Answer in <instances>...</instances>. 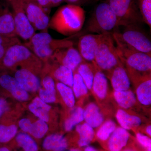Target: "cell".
<instances>
[{"label":"cell","instance_id":"cell-7","mask_svg":"<svg viewBox=\"0 0 151 151\" xmlns=\"http://www.w3.org/2000/svg\"><path fill=\"white\" fill-rule=\"evenodd\" d=\"M106 1L117 17L120 27L140 25L144 23L139 9L138 0H107Z\"/></svg>","mask_w":151,"mask_h":151},{"label":"cell","instance_id":"cell-20","mask_svg":"<svg viewBox=\"0 0 151 151\" xmlns=\"http://www.w3.org/2000/svg\"><path fill=\"white\" fill-rule=\"evenodd\" d=\"M84 120L93 128L100 127L104 121L103 115L96 104L90 103L84 110Z\"/></svg>","mask_w":151,"mask_h":151},{"label":"cell","instance_id":"cell-44","mask_svg":"<svg viewBox=\"0 0 151 151\" xmlns=\"http://www.w3.org/2000/svg\"><path fill=\"white\" fill-rule=\"evenodd\" d=\"M9 47L0 44V62H1L2 60L7 49Z\"/></svg>","mask_w":151,"mask_h":151},{"label":"cell","instance_id":"cell-5","mask_svg":"<svg viewBox=\"0 0 151 151\" xmlns=\"http://www.w3.org/2000/svg\"><path fill=\"white\" fill-rule=\"evenodd\" d=\"M116 43L117 52L123 63L141 72H150L151 69V55L138 51L125 43L116 32L112 33Z\"/></svg>","mask_w":151,"mask_h":151},{"label":"cell","instance_id":"cell-46","mask_svg":"<svg viewBox=\"0 0 151 151\" xmlns=\"http://www.w3.org/2000/svg\"><path fill=\"white\" fill-rule=\"evenodd\" d=\"M84 151H98L92 146H87L84 149Z\"/></svg>","mask_w":151,"mask_h":151},{"label":"cell","instance_id":"cell-49","mask_svg":"<svg viewBox=\"0 0 151 151\" xmlns=\"http://www.w3.org/2000/svg\"><path fill=\"white\" fill-rule=\"evenodd\" d=\"M24 3L30 2H35V0H22Z\"/></svg>","mask_w":151,"mask_h":151},{"label":"cell","instance_id":"cell-24","mask_svg":"<svg viewBox=\"0 0 151 151\" xmlns=\"http://www.w3.org/2000/svg\"><path fill=\"white\" fill-rule=\"evenodd\" d=\"M114 96L119 106L124 109L132 108L137 101L134 93L131 90L115 91Z\"/></svg>","mask_w":151,"mask_h":151},{"label":"cell","instance_id":"cell-30","mask_svg":"<svg viewBox=\"0 0 151 151\" xmlns=\"http://www.w3.org/2000/svg\"><path fill=\"white\" fill-rule=\"evenodd\" d=\"M48 129V126L46 122L39 119L32 124L29 134L35 139H41L45 136Z\"/></svg>","mask_w":151,"mask_h":151},{"label":"cell","instance_id":"cell-6","mask_svg":"<svg viewBox=\"0 0 151 151\" xmlns=\"http://www.w3.org/2000/svg\"><path fill=\"white\" fill-rule=\"evenodd\" d=\"M115 43L112 33L101 35L94 58V63L100 70L109 72L122 62Z\"/></svg>","mask_w":151,"mask_h":151},{"label":"cell","instance_id":"cell-27","mask_svg":"<svg viewBox=\"0 0 151 151\" xmlns=\"http://www.w3.org/2000/svg\"><path fill=\"white\" fill-rule=\"evenodd\" d=\"M56 88L65 105L69 108H73L75 103V95L71 87L58 81L56 83Z\"/></svg>","mask_w":151,"mask_h":151},{"label":"cell","instance_id":"cell-11","mask_svg":"<svg viewBox=\"0 0 151 151\" xmlns=\"http://www.w3.org/2000/svg\"><path fill=\"white\" fill-rule=\"evenodd\" d=\"M49 59L70 68L73 72L84 61L78 50L73 46L57 50Z\"/></svg>","mask_w":151,"mask_h":151},{"label":"cell","instance_id":"cell-12","mask_svg":"<svg viewBox=\"0 0 151 151\" xmlns=\"http://www.w3.org/2000/svg\"><path fill=\"white\" fill-rule=\"evenodd\" d=\"M101 35L87 34L79 37L78 50L85 61L94 63L95 52Z\"/></svg>","mask_w":151,"mask_h":151},{"label":"cell","instance_id":"cell-14","mask_svg":"<svg viewBox=\"0 0 151 151\" xmlns=\"http://www.w3.org/2000/svg\"><path fill=\"white\" fill-rule=\"evenodd\" d=\"M0 34L8 37H17L12 14L6 1L0 2Z\"/></svg>","mask_w":151,"mask_h":151},{"label":"cell","instance_id":"cell-32","mask_svg":"<svg viewBox=\"0 0 151 151\" xmlns=\"http://www.w3.org/2000/svg\"><path fill=\"white\" fill-rule=\"evenodd\" d=\"M138 6L143 22L151 27V0H138Z\"/></svg>","mask_w":151,"mask_h":151},{"label":"cell","instance_id":"cell-31","mask_svg":"<svg viewBox=\"0 0 151 151\" xmlns=\"http://www.w3.org/2000/svg\"><path fill=\"white\" fill-rule=\"evenodd\" d=\"M73 91L74 95L79 98L88 93V89L81 76L77 71H73Z\"/></svg>","mask_w":151,"mask_h":151},{"label":"cell","instance_id":"cell-9","mask_svg":"<svg viewBox=\"0 0 151 151\" xmlns=\"http://www.w3.org/2000/svg\"><path fill=\"white\" fill-rule=\"evenodd\" d=\"M12 14L17 36L28 41L35 34V30L29 22L22 0H6Z\"/></svg>","mask_w":151,"mask_h":151},{"label":"cell","instance_id":"cell-37","mask_svg":"<svg viewBox=\"0 0 151 151\" xmlns=\"http://www.w3.org/2000/svg\"><path fill=\"white\" fill-rule=\"evenodd\" d=\"M137 139L140 145L147 149V151H151V140L147 136L141 134L137 133L136 135Z\"/></svg>","mask_w":151,"mask_h":151},{"label":"cell","instance_id":"cell-45","mask_svg":"<svg viewBox=\"0 0 151 151\" xmlns=\"http://www.w3.org/2000/svg\"><path fill=\"white\" fill-rule=\"evenodd\" d=\"M50 7H56L59 6L64 1V0H50Z\"/></svg>","mask_w":151,"mask_h":151},{"label":"cell","instance_id":"cell-39","mask_svg":"<svg viewBox=\"0 0 151 151\" xmlns=\"http://www.w3.org/2000/svg\"><path fill=\"white\" fill-rule=\"evenodd\" d=\"M32 123L30 120L28 119H23L20 120L19 123V127L24 133L29 134Z\"/></svg>","mask_w":151,"mask_h":151},{"label":"cell","instance_id":"cell-41","mask_svg":"<svg viewBox=\"0 0 151 151\" xmlns=\"http://www.w3.org/2000/svg\"><path fill=\"white\" fill-rule=\"evenodd\" d=\"M9 105L7 100L0 97V119L9 111Z\"/></svg>","mask_w":151,"mask_h":151},{"label":"cell","instance_id":"cell-42","mask_svg":"<svg viewBox=\"0 0 151 151\" xmlns=\"http://www.w3.org/2000/svg\"><path fill=\"white\" fill-rule=\"evenodd\" d=\"M36 2L41 7L45 12L47 13L48 10H49L51 7L50 0H35Z\"/></svg>","mask_w":151,"mask_h":151},{"label":"cell","instance_id":"cell-10","mask_svg":"<svg viewBox=\"0 0 151 151\" xmlns=\"http://www.w3.org/2000/svg\"><path fill=\"white\" fill-rule=\"evenodd\" d=\"M24 8L29 22L35 30L47 32L49 18L35 2H23Z\"/></svg>","mask_w":151,"mask_h":151},{"label":"cell","instance_id":"cell-1","mask_svg":"<svg viewBox=\"0 0 151 151\" xmlns=\"http://www.w3.org/2000/svg\"><path fill=\"white\" fill-rule=\"evenodd\" d=\"M85 17L86 12L81 6L68 4L55 13L48 28L63 35H73L81 31Z\"/></svg>","mask_w":151,"mask_h":151},{"label":"cell","instance_id":"cell-26","mask_svg":"<svg viewBox=\"0 0 151 151\" xmlns=\"http://www.w3.org/2000/svg\"><path fill=\"white\" fill-rule=\"evenodd\" d=\"M15 139L17 144L24 151H38L37 143L27 133H19Z\"/></svg>","mask_w":151,"mask_h":151},{"label":"cell","instance_id":"cell-13","mask_svg":"<svg viewBox=\"0 0 151 151\" xmlns=\"http://www.w3.org/2000/svg\"><path fill=\"white\" fill-rule=\"evenodd\" d=\"M0 86L19 101L25 102L29 98L27 92L22 88L14 77L8 73L0 74Z\"/></svg>","mask_w":151,"mask_h":151},{"label":"cell","instance_id":"cell-52","mask_svg":"<svg viewBox=\"0 0 151 151\" xmlns=\"http://www.w3.org/2000/svg\"><path fill=\"white\" fill-rule=\"evenodd\" d=\"M94 1H99V0H94Z\"/></svg>","mask_w":151,"mask_h":151},{"label":"cell","instance_id":"cell-35","mask_svg":"<svg viewBox=\"0 0 151 151\" xmlns=\"http://www.w3.org/2000/svg\"><path fill=\"white\" fill-rule=\"evenodd\" d=\"M42 83L45 90L53 94H56L55 82L51 76L48 75L44 76L42 78Z\"/></svg>","mask_w":151,"mask_h":151},{"label":"cell","instance_id":"cell-51","mask_svg":"<svg viewBox=\"0 0 151 151\" xmlns=\"http://www.w3.org/2000/svg\"><path fill=\"white\" fill-rule=\"evenodd\" d=\"M124 151H135L133 150H125Z\"/></svg>","mask_w":151,"mask_h":151},{"label":"cell","instance_id":"cell-50","mask_svg":"<svg viewBox=\"0 0 151 151\" xmlns=\"http://www.w3.org/2000/svg\"><path fill=\"white\" fill-rule=\"evenodd\" d=\"M81 151L79 150H78V149H71V150H69V151Z\"/></svg>","mask_w":151,"mask_h":151},{"label":"cell","instance_id":"cell-21","mask_svg":"<svg viewBox=\"0 0 151 151\" xmlns=\"http://www.w3.org/2000/svg\"><path fill=\"white\" fill-rule=\"evenodd\" d=\"M95 70L92 89L96 95L101 99H104L107 95L108 81L106 75L97 67Z\"/></svg>","mask_w":151,"mask_h":151},{"label":"cell","instance_id":"cell-19","mask_svg":"<svg viewBox=\"0 0 151 151\" xmlns=\"http://www.w3.org/2000/svg\"><path fill=\"white\" fill-rule=\"evenodd\" d=\"M42 147L48 151H65L68 144L66 138L60 134H52L47 136L44 139Z\"/></svg>","mask_w":151,"mask_h":151},{"label":"cell","instance_id":"cell-40","mask_svg":"<svg viewBox=\"0 0 151 151\" xmlns=\"http://www.w3.org/2000/svg\"><path fill=\"white\" fill-rule=\"evenodd\" d=\"M32 103L37 107L42 108L44 110H45L48 112H49L51 108V107L50 105L44 102L43 100H42L39 97H35L33 100Z\"/></svg>","mask_w":151,"mask_h":151},{"label":"cell","instance_id":"cell-18","mask_svg":"<svg viewBox=\"0 0 151 151\" xmlns=\"http://www.w3.org/2000/svg\"><path fill=\"white\" fill-rule=\"evenodd\" d=\"M130 135L127 130L122 127L116 128L109 137L108 149L110 151H121L127 145Z\"/></svg>","mask_w":151,"mask_h":151},{"label":"cell","instance_id":"cell-22","mask_svg":"<svg viewBox=\"0 0 151 151\" xmlns=\"http://www.w3.org/2000/svg\"><path fill=\"white\" fill-rule=\"evenodd\" d=\"M95 69V63L84 60L78 65L76 70L81 76L88 89L90 90L92 89Z\"/></svg>","mask_w":151,"mask_h":151},{"label":"cell","instance_id":"cell-47","mask_svg":"<svg viewBox=\"0 0 151 151\" xmlns=\"http://www.w3.org/2000/svg\"><path fill=\"white\" fill-rule=\"evenodd\" d=\"M146 132H147V134H148L151 137V125H150V126H148L146 128Z\"/></svg>","mask_w":151,"mask_h":151},{"label":"cell","instance_id":"cell-48","mask_svg":"<svg viewBox=\"0 0 151 151\" xmlns=\"http://www.w3.org/2000/svg\"><path fill=\"white\" fill-rule=\"evenodd\" d=\"M0 151H10L7 147H0Z\"/></svg>","mask_w":151,"mask_h":151},{"label":"cell","instance_id":"cell-4","mask_svg":"<svg viewBox=\"0 0 151 151\" xmlns=\"http://www.w3.org/2000/svg\"><path fill=\"white\" fill-rule=\"evenodd\" d=\"M43 63L47 62L55 51L59 49L73 46L74 42L69 38L55 39L48 32L35 33L24 44Z\"/></svg>","mask_w":151,"mask_h":151},{"label":"cell","instance_id":"cell-8","mask_svg":"<svg viewBox=\"0 0 151 151\" xmlns=\"http://www.w3.org/2000/svg\"><path fill=\"white\" fill-rule=\"evenodd\" d=\"M122 32H116L124 42L137 50L151 55V42L149 37L139 25L124 27Z\"/></svg>","mask_w":151,"mask_h":151},{"label":"cell","instance_id":"cell-23","mask_svg":"<svg viewBox=\"0 0 151 151\" xmlns=\"http://www.w3.org/2000/svg\"><path fill=\"white\" fill-rule=\"evenodd\" d=\"M116 117L121 127L127 130L137 127L142 123L140 118L130 115L122 109H119L117 111Z\"/></svg>","mask_w":151,"mask_h":151},{"label":"cell","instance_id":"cell-25","mask_svg":"<svg viewBox=\"0 0 151 151\" xmlns=\"http://www.w3.org/2000/svg\"><path fill=\"white\" fill-rule=\"evenodd\" d=\"M76 131L79 134L78 145L80 147H86L92 142L94 137L93 128L85 123L77 125Z\"/></svg>","mask_w":151,"mask_h":151},{"label":"cell","instance_id":"cell-29","mask_svg":"<svg viewBox=\"0 0 151 151\" xmlns=\"http://www.w3.org/2000/svg\"><path fill=\"white\" fill-rule=\"evenodd\" d=\"M17 131L16 125H6L0 123V143L5 144L9 142L16 136Z\"/></svg>","mask_w":151,"mask_h":151},{"label":"cell","instance_id":"cell-28","mask_svg":"<svg viewBox=\"0 0 151 151\" xmlns=\"http://www.w3.org/2000/svg\"><path fill=\"white\" fill-rule=\"evenodd\" d=\"M84 110L81 107H77L72 111L70 117L65 121L64 128L65 131L70 132L75 126L84 120Z\"/></svg>","mask_w":151,"mask_h":151},{"label":"cell","instance_id":"cell-34","mask_svg":"<svg viewBox=\"0 0 151 151\" xmlns=\"http://www.w3.org/2000/svg\"><path fill=\"white\" fill-rule=\"evenodd\" d=\"M29 109L34 115L39 119L46 122H48L49 120L48 112L42 108L37 107L32 103L29 105Z\"/></svg>","mask_w":151,"mask_h":151},{"label":"cell","instance_id":"cell-2","mask_svg":"<svg viewBox=\"0 0 151 151\" xmlns=\"http://www.w3.org/2000/svg\"><path fill=\"white\" fill-rule=\"evenodd\" d=\"M41 60L22 43L12 45L7 49L0 62V74L8 70H13L18 66L28 69L34 73L42 68Z\"/></svg>","mask_w":151,"mask_h":151},{"label":"cell","instance_id":"cell-15","mask_svg":"<svg viewBox=\"0 0 151 151\" xmlns=\"http://www.w3.org/2000/svg\"><path fill=\"white\" fill-rule=\"evenodd\" d=\"M14 76L19 84L27 92H36L40 88L39 79L28 69L21 68L17 70Z\"/></svg>","mask_w":151,"mask_h":151},{"label":"cell","instance_id":"cell-36","mask_svg":"<svg viewBox=\"0 0 151 151\" xmlns=\"http://www.w3.org/2000/svg\"><path fill=\"white\" fill-rule=\"evenodd\" d=\"M39 97L47 103H54L56 100L55 94L49 92L42 88L39 89Z\"/></svg>","mask_w":151,"mask_h":151},{"label":"cell","instance_id":"cell-38","mask_svg":"<svg viewBox=\"0 0 151 151\" xmlns=\"http://www.w3.org/2000/svg\"><path fill=\"white\" fill-rule=\"evenodd\" d=\"M20 43L21 42L17 37H8L0 34V44L1 45L9 47L14 45Z\"/></svg>","mask_w":151,"mask_h":151},{"label":"cell","instance_id":"cell-43","mask_svg":"<svg viewBox=\"0 0 151 151\" xmlns=\"http://www.w3.org/2000/svg\"><path fill=\"white\" fill-rule=\"evenodd\" d=\"M64 1L69 4L80 6L82 4L86 3L87 0H64Z\"/></svg>","mask_w":151,"mask_h":151},{"label":"cell","instance_id":"cell-33","mask_svg":"<svg viewBox=\"0 0 151 151\" xmlns=\"http://www.w3.org/2000/svg\"><path fill=\"white\" fill-rule=\"evenodd\" d=\"M116 128V126L115 122L111 120H108L105 122L97 131V138L101 141L107 140Z\"/></svg>","mask_w":151,"mask_h":151},{"label":"cell","instance_id":"cell-17","mask_svg":"<svg viewBox=\"0 0 151 151\" xmlns=\"http://www.w3.org/2000/svg\"><path fill=\"white\" fill-rule=\"evenodd\" d=\"M45 65L51 70L53 78H55L59 82L72 87L73 82V73L70 68L60 64L51 59H49L44 63Z\"/></svg>","mask_w":151,"mask_h":151},{"label":"cell","instance_id":"cell-16","mask_svg":"<svg viewBox=\"0 0 151 151\" xmlns=\"http://www.w3.org/2000/svg\"><path fill=\"white\" fill-rule=\"evenodd\" d=\"M109 72L111 73V84L115 91H126L129 89L131 80L122 61Z\"/></svg>","mask_w":151,"mask_h":151},{"label":"cell","instance_id":"cell-3","mask_svg":"<svg viewBox=\"0 0 151 151\" xmlns=\"http://www.w3.org/2000/svg\"><path fill=\"white\" fill-rule=\"evenodd\" d=\"M120 27L116 15L107 2L97 4L84 29L72 35L79 37L87 34H103L117 31Z\"/></svg>","mask_w":151,"mask_h":151}]
</instances>
